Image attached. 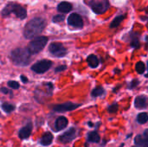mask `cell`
<instances>
[{
    "instance_id": "obj_1",
    "label": "cell",
    "mask_w": 148,
    "mask_h": 147,
    "mask_svg": "<svg viewBox=\"0 0 148 147\" xmlns=\"http://www.w3.org/2000/svg\"><path fill=\"white\" fill-rule=\"evenodd\" d=\"M46 25L45 20L41 17H36L31 19L24 27L23 35L27 39L34 38L36 36L41 34Z\"/></svg>"
},
{
    "instance_id": "obj_2",
    "label": "cell",
    "mask_w": 148,
    "mask_h": 147,
    "mask_svg": "<svg viewBox=\"0 0 148 147\" xmlns=\"http://www.w3.org/2000/svg\"><path fill=\"white\" fill-rule=\"evenodd\" d=\"M30 53L28 49H14L11 54V60L13 63L16 66L24 67L27 66L30 62Z\"/></svg>"
},
{
    "instance_id": "obj_3",
    "label": "cell",
    "mask_w": 148,
    "mask_h": 147,
    "mask_svg": "<svg viewBox=\"0 0 148 147\" xmlns=\"http://www.w3.org/2000/svg\"><path fill=\"white\" fill-rule=\"evenodd\" d=\"M11 13H14L16 15V16L20 19H24L27 16V11L23 7H22L21 5H19L17 3H13L7 4L3 8V11H2V15L3 16H6Z\"/></svg>"
},
{
    "instance_id": "obj_4",
    "label": "cell",
    "mask_w": 148,
    "mask_h": 147,
    "mask_svg": "<svg viewBox=\"0 0 148 147\" xmlns=\"http://www.w3.org/2000/svg\"><path fill=\"white\" fill-rule=\"evenodd\" d=\"M48 42V37L38 36L34 38L28 45V50L30 54H37L43 49Z\"/></svg>"
},
{
    "instance_id": "obj_5",
    "label": "cell",
    "mask_w": 148,
    "mask_h": 147,
    "mask_svg": "<svg viewBox=\"0 0 148 147\" xmlns=\"http://www.w3.org/2000/svg\"><path fill=\"white\" fill-rule=\"evenodd\" d=\"M91 9L96 14L104 13L109 7V3L108 0H93L90 3Z\"/></svg>"
},
{
    "instance_id": "obj_6",
    "label": "cell",
    "mask_w": 148,
    "mask_h": 147,
    "mask_svg": "<svg viewBox=\"0 0 148 147\" xmlns=\"http://www.w3.org/2000/svg\"><path fill=\"white\" fill-rule=\"evenodd\" d=\"M52 62L49 60H42L35 63L32 67L31 69L36 74H43L47 72L50 68H51Z\"/></svg>"
},
{
    "instance_id": "obj_7",
    "label": "cell",
    "mask_w": 148,
    "mask_h": 147,
    "mask_svg": "<svg viewBox=\"0 0 148 147\" xmlns=\"http://www.w3.org/2000/svg\"><path fill=\"white\" fill-rule=\"evenodd\" d=\"M49 50L53 55H55L56 57H62L67 54V49L60 42L51 43L49 47Z\"/></svg>"
},
{
    "instance_id": "obj_8",
    "label": "cell",
    "mask_w": 148,
    "mask_h": 147,
    "mask_svg": "<svg viewBox=\"0 0 148 147\" xmlns=\"http://www.w3.org/2000/svg\"><path fill=\"white\" fill-rule=\"evenodd\" d=\"M76 135H77L76 129L72 127L69 130H68L67 132H65L63 134H62L59 138V140L63 144H67V143L73 141L76 138Z\"/></svg>"
},
{
    "instance_id": "obj_9",
    "label": "cell",
    "mask_w": 148,
    "mask_h": 147,
    "mask_svg": "<svg viewBox=\"0 0 148 147\" xmlns=\"http://www.w3.org/2000/svg\"><path fill=\"white\" fill-rule=\"evenodd\" d=\"M80 105L79 104H75L72 102H66L63 104H59L56 105L53 107L55 112H58V113H63V112H69V111H72L76 109Z\"/></svg>"
},
{
    "instance_id": "obj_10",
    "label": "cell",
    "mask_w": 148,
    "mask_h": 147,
    "mask_svg": "<svg viewBox=\"0 0 148 147\" xmlns=\"http://www.w3.org/2000/svg\"><path fill=\"white\" fill-rule=\"evenodd\" d=\"M68 23L70 26L75 27V28H82L83 26L82 18L81 17L80 15H78L76 13H73V14H71L69 16V18H68Z\"/></svg>"
},
{
    "instance_id": "obj_11",
    "label": "cell",
    "mask_w": 148,
    "mask_h": 147,
    "mask_svg": "<svg viewBox=\"0 0 148 147\" xmlns=\"http://www.w3.org/2000/svg\"><path fill=\"white\" fill-rule=\"evenodd\" d=\"M135 145L140 147H148V129H147L142 135L139 134L134 139Z\"/></svg>"
},
{
    "instance_id": "obj_12",
    "label": "cell",
    "mask_w": 148,
    "mask_h": 147,
    "mask_svg": "<svg viewBox=\"0 0 148 147\" xmlns=\"http://www.w3.org/2000/svg\"><path fill=\"white\" fill-rule=\"evenodd\" d=\"M148 106V99L144 96V95H140L136 97L135 101H134V107L137 109H144Z\"/></svg>"
},
{
    "instance_id": "obj_13",
    "label": "cell",
    "mask_w": 148,
    "mask_h": 147,
    "mask_svg": "<svg viewBox=\"0 0 148 147\" xmlns=\"http://www.w3.org/2000/svg\"><path fill=\"white\" fill-rule=\"evenodd\" d=\"M68 119L63 117V116H61L59 118L56 119V124H55V127H56V131H62V129L66 128L67 126H68Z\"/></svg>"
},
{
    "instance_id": "obj_14",
    "label": "cell",
    "mask_w": 148,
    "mask_h": 147,
    "mask_svg": "<svg viewBox=\"0 0 148 147\" xmlns=\"http://www.w3.org/2000/svg\"><path fill=\"white\" fill-rule=\"evenodd\" d=\"M31 130H32V125L31 123H29L28 125H26L25 126H23L18 133V136L20 139H28L31 133Z\"/></svg>"
},
{
    "instance_id": "obj_15",
    "label": "cell",
    "mask_w": 148,
    "mask_h": 147,
    "mask_svg": "<svg viewBox=\"0 0 148 147\" xmlns=\"http://www.w3.org/2000/svg\"><path fill=\"white\" fill-rule=\"evenodd\" d=\"M57 10L62 13H68L72 10V5L68 2H62L58 4Z\"/></svg>"
},
{
    "instance_id": "obj_16",
    "label": "cell",
    "mask_w": 148,
    "mask_h": 147,
    "mask_svg": "<svg viewBox=\"0 0 148 147\" xmlns=\"http://www.w3.org/2000/svg\"><path fill=\"white\" fill-rule=\"evenodd\" d=\"M52 141H53V135L50 133H46L41 139L40 143L44 146H48L52 143Z\"/></svg>"
},
{
    "instance_id": "obj_17",
    "label": "cell",
    "mask_w": 148,
    "mask_h": 147,
    "mask_svg": "<svg viewBox=\"0 0 148 147\" xmlns=\"http://www.w3.org/2000/svg\"><path fill=\"white\" fill-rule=\"evenodd\" d=\"M101 140V137L97 132H90L88 134V141L92 143H99Z\"/></svg>"
},
{
    "instance_id": "obj_18",
    "label": "cell",
    "mask_w": 148,
    "mask_h": 147,
    "mask_svg": "<svg viewBox=\"0 0 148 147\" xmlns=\"http://www.w3.org/2000/svg\"><path fill=\"white\" fill-rule=\"evenodd\" d=\"M87 61H88V65H89L91 68H97L98 65H99V60H98V58H97L95 55H90L88 57Z\"/></svg>"
},
{
    "instance_id": "obj_19",
    "label": "cell",
    "mask_w": 148,
    "mask_h": 147,
    "mask_svg": "<svg viewBox=\"0 0 148 147\" xmlns=\"http://www.w3.org/2000/svg\"><path fill=\"white\" fill-rule=\"evenodd\" d=\"M137 121L140 124H146L148 121V114L147 113H140L137 116Z\"/></svg>"
},
{
    "instance_id": "obj_20",
    "label": "cell",
    "mask_w": 148,
    "mask_h": 147,
    "mask_svg": "<svg viewBox=\"0 0 148 147\" xmlns=\"http://www.w3.org/2000/svg\"><path fill=\"white\" fill-rule=\"evenodd\" d=\"M124 18H125V16H117L116 18H114V21L110 24V28H116V27H118L119 24L123 21Z\"/></svg>"
},
{
    "instance_id": "obj_21",
    "label": "cell",
    "mask_w": 148,
    "mask_h": 147,
    "mask_svg": "<svg viewBox=\"0 0 148 147\" xmlns=\"http://www.w3.org/2000/svg\"><path fill=\"white\" fill-rule=\"evenodd\" d=\"M103 94H104V89L101 87H98L92 91V96L93 97H98V96L102 95Z\"/></svg>"
},
{
    "instance_id": "obj_22",
    "label": "cell",
    "mask_w": 148,
    "mask_h": 147,
    "mask_svg": "<svg viewBox=\"0 0 148 147\" xmlns=\"http://www.w3.org/2000/svg\"><path fill=\"white\" fill-rule=\"evenodd\" d=\"M2 108L6 113H11L15 109V106H13L11 104H9V103H3Z\"/></svg>"
},
{
    "instance_id": "obj_23",
    "label": "cell",
    "mask_w": 148,
    "mask_h": 147,
    "mask_svg": "<svg viewBox=\"0 0 148 147\" xmlns=\"http://www.w3.org/2000/svg\"><path fill=\"white\" fill-rule=\"evenodd\" d=\"M135 68H136V71H137L139 74H142V73H144V71H145V69H146V66H145V64H144L142 62H139L136 64Z\"/></svg>"
},
{
    "instance_id": "obj_24",
    "label": "cell",
    "mask_w": 148,
    "mask_h": 147,
    "mask_svg": "<svg viewBox=\"0 0 148 147\" xmlns=\"http://www.w3.org/2000/svg\"><path fill=\"white\" fill-rule=\"evenodd\" d=\"M117 110H118V105H117V104H113V105H111L110 107H108V111L110 113H116Z\"/></svg>"
},
{
    "instance_id": "obj_25",
    "label": "cell",
    "mask_w": 148,
    "mask_h": 147,
    "mask_svg": "<svg viewBox=\"0 0 148 147\" xmlns=\"http://www.w3.org/2000/svg\"><path fill=\"white\" fill-rule=\"evenodd\" d=\"M64 16L63 15H56L53 17V22L54 23H59V22H62L64 20Z\"/></svg>"
},
{
    "instance_id": "obj_26",
    "label": "cell",
    "mask_w": 148,
    "mask_h": 147,
    "mask_svg": "<svg viewBox=\"0 0 148 147\" xmlns=\"http://www.w3.org/2000/svg\"><path fill=\"white\" fill-rule=\"evenodd\" d=\"M8 85H9L11 88H13V89H17V88H19V84H18L16 81H9V82H8Z\"/></svg>"
},
{
    "instance_id": "obj_27",
    "label": "cell",
    "mask_w": 148,
    "mask_h": 147,
    "mask_svg": "<svg viewBox=\"0 0 148 147\" xmlns=\"http://www.w3.org/2000/svg\"><path fill=\"white\" fill-rule=\"evenodd\" d=\"M138 45H139V41H138V40H135V41L134 40V41L132 42V46H133V47L137 48Z\"/></svg>"
},
{
    "instance_id": "obj_28",
    "label": "cell",
    "mask_w": 148,
    "mask_h": 147,
    "mask_svg": "<svg viewBox=\"0 0 148 147\" xmlns=\"http://www.w3.org/2000/svg\"><path fill=\"white\" fill-rule=\"evenodd\" d=\"M66 68V66H60V67H58V68H56V72H59V71H62L63 69H65Z\"/></svg>"
},
{
    "instance_id": "obj_29",
    "label": "cell",
    "mask_w": 148,
    "mask_h": 147,
    "mask_svg": "<svg viewBox=\"0 0 148 147\" xmlns=\"http://www.w3.org/2000/svg\"><path fill=\"white\" fill-rule=\"evenodd\" d=\"M1 91H2L3 93H4V94H8V93H9V90L6 89V88H1Z\"/></svg>"
},
{
    "instance_id": "obj_30",
    "label": "cell",
    "mask_w": 148,
    "mask_h": 147,
    "mask_svg": "<svg viewBox=\"0 0 148 147\" xmlns=\"http://www.w3.org/2000/svg\"><path fill=\"white\" fill-rule=\"evenodd\" d=\"M21 79H22L23 82H27V81H28V79H27V78H25V76H23V75H22V76H21Z\"/></svg>"
},
{
    "instance_id": "obj_31",
    "label": "cell",
    "mask_w": 148,
    "mask_h": 147,
    "mask_svg": "<svg viewBox=\"0 0 148 147\" xmlns=\"http://www.w3.org/2000/svg\"><path fill=\"white\" fill-rule=\"evenodd\" d=\"M132 147H140V146H137V145H135V146H132Z\"/></svg>"
},
{
    "instance_id": "obj_32",
    "label": "cell",
    "mask_w": 148,
    "mask_h": 147,
    "mask_svg": "<svg viewBox=\"0 0 148 147\" xmlns=\"http://www.w3.org/2000/svg\"><path fill=\"white\" fill-rule=\"evenodd\" d=\"M123 146H124V145H121V146L120 147H123Z\"/></svg>"
},
{
    "instance_id": "obj_33",
    "label": "cell",
    "mask_w": 148,
    "mask_h": 147,
    "mask_svg": "<svg viewBox=\"0 0 148 147\" xmlns=\"http://www.w3.org/2000/svg\"><path fill=\"white\" fill-rule=\"evenodd\" d=\"M147 76H148V74H147Z\"/></svg>"
}]
</instances>
